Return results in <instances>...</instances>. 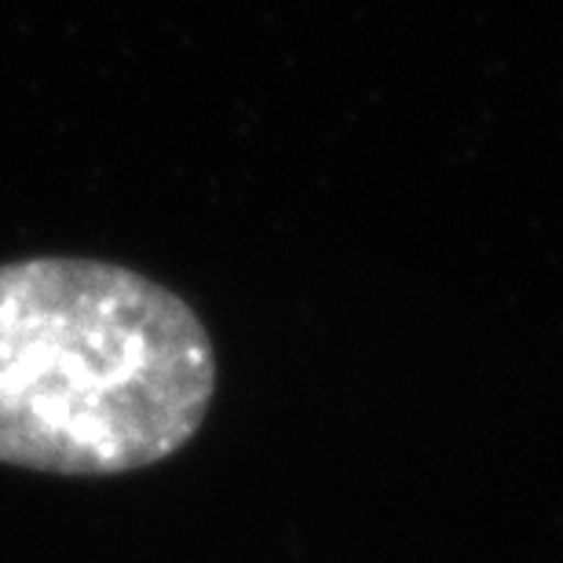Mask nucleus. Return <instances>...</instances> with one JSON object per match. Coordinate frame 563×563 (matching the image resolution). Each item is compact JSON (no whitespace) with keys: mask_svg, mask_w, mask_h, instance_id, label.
<instances>
[{"mask_svg":"<svg viewBox=\"0 0 563 563\" xmlns=\"http://www.w3.org/2000/svg\"><path fill=\"white\" fill-rule=\"evenodd\" d=\"M217 358L187 300L129 267L0 264V461L118 476L184 450Z\"/></svg>","mask_w":563,"mask_h":563,"instance_id":"1","label":"nucleus"}]
</instances>
